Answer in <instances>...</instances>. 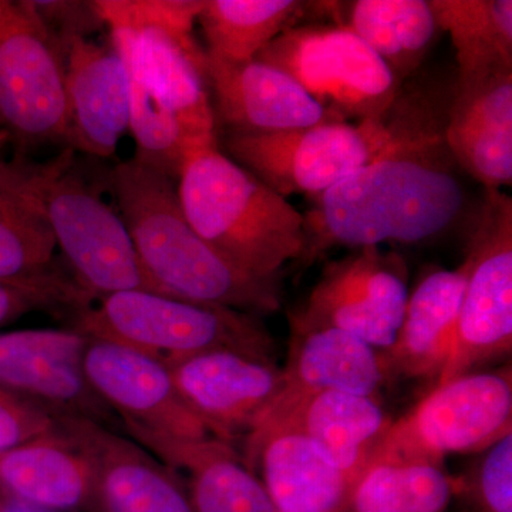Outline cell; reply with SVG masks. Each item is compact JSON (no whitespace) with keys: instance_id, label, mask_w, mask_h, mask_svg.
<instances>
[{"instance_id":"ba28073f","label":"cell","mask_w":512,"mask_h":512,"mask_svg":"<svg viewBox=\"0 0 512 512\" xmlns=\"http://www.w3.org/2000/svg\"><path fill=\"white\" fill-rule=\"evenodd\" d=\"M511 433V369L477 370L437 383L410 412L393 421L370 463L402 460L441 466L447 457L483 453Z\"/></svg>"},{"instance_id":"74e56055","label":"cell","mask_w":512,"mask_h":512,"mask_svg":"<svg viewBox=\"0 0 512 512\" xmlns=\"http://www.w3.org/2000/svg\"><path fill=\"white\" fill-rule=\"evenodd\" d=\"M0 498H2V497H0Z\"/></svg>"},{"instance_id":"4316f807","label":"cell","mask_w":512,"mask_h":512,"mask_svg":"<svg viewBox=\"0 0 512 512\" xmlns=\"http://www.w3.org/2000/svg\"><path fill=\"white\" fill-rule=\"evenodd\" d=\"M456 50V86L512 72L511 0H429Z\"/></svg>"},{"instance_id":"4dcf8cb0","label":"cell","mask_w":512,"mask_h":512,"mask_svg":"<svg viewBox=\"0 0 512 512\" xmlns=\"http://www.w3.org/2000/svg\"><path fill=\"white\" fill-rule=\"evenodd\" d=\"M94 6L110 30H157L192 39L204 0H96Z\"/></svg>"},{"instance_id":"8fae6325","label":"cell","mask_w":512,"mask_h":512,"mask_svg":"<svg viewBox=\"0 0 512 512\" xmlns=\"http://www.w3.org/2000/svg\"><path fill=\"white\" fill-rule=\"evenodd\" d=\"M456 339L437 383L477 372L512 348V200L485 190L468 242Z\"/></svg>"},{"instance_id":"83f0119b","label":"cell","mask_w":512,"mask_h":512,"mask_svg":"<svg viewBox=\"0 0 512 512\" xmlns=\"http://www.w3.org/2000/svg\"><path fill=\"white\" fill-rule=\"evenodd\" d=\"M56 241L30 188L25 161L0 153V281L18 282L53 268Z\"/></svg>"},{"instance_id":"f1b7e54d","label":"cell","mask_w":512,"mask_h":512,"mask_svg":"<svg viewBox=\"0 0 512 512\" xmlns=\"http://www.w3.org/2000/svg\"><path fill=\"white\" fill-rule=\"evenodd\" d=\"M457 483L440 464L373 461L359 474L340 512H447Z\"/></svg>"},{"instance_id":"7c38bea8","label":"cell","mask_w":512,"mask_h":512,"mask_svg":"<svg viewBox=\"0 0 512 512\" xmlns=\"http://www.w3.org/2000/svg\"><path fill=\"white\" fill-rule=\"evenodd\" d=\"M409 295L400 255L380 247L353 249L326 266L292 322L343 330L384 353L394 345Z\"/></svg>"},{"instance_id":"2e32d148","label":"cell","mask_w":512,"mask_h":512,"mask_svg":"<svg viewBox=\"0 0 512 512\" xmlns=\"http://www.w3.org/2000/svg\"><path fill=\"white\" fill-rule=\"evenodd\" d=\"M87 338L77 330L26 329L0 333V386L56 416L97 421L104 404L83 372Z\"/></svg>"},{"instance_id":"5b68a950","label":"cell","mask_w":512,"mask_h":512,"mask_svg":"<svg viewBox=\"0 0 512 512\" xmlns=\"http://www.w3.org/2000/svg\"><path fill=\"white\" fill-rule=\"evenodd\" d=\"M77 332L109 340L164 365L215 349L241 350L274 359V340L254 313L126 291L101 296L82 309Z\"/></svg>"},{"instance_id":"cb8c5ba5","label":"cell","mask_w":512,"mask_h":512,"mask_svg":"<svg viewBox=\"0 0 512 512\" xmlns=\"http://www.w3.org/2000/svg\"><path fill=\"white\" fill-rule=\"evenodd\" d=\"M467 275L466 261L456 269H437L410 292L394 345L382 353L387 376L439 380L456 339Z\"/></svg>"},{"instance_id":"8d00e7d4","label":"cell","mask_w":512,"mask_h":512,"mask_svg":"<svg viewBox=\"0 0 512 512\" xmlns=\"http://www.w3.org/2000/svg\"><path fill=\"white\" fill-rule=\"evenodd\" d=\"M0 137H6L5 134H3L2 126H0Z\"/></svg>"},{"instance_id":"e0dca14e","label":"cell","mask_w":512,"mask_h":512,"mask_svg":"<svg viewBox=\"0 0 512 512\" xmlns=\"http://www.w3.org/2000/svg\"><path fill=\"white\" fill-rule=\"evenodd\" d=\"M202 74L215 121L227 131L275 133L329 120L301 84L258 60L229 63L205 53Z\"/></svg>"},{"instance_id":"44dd1931","label":"cell","mask_w":512,"mask_h":512,"mask_svg":"<svg viewBox=\"0 0 512 512\" xmlns=\"http://www.w3.org/2000/svg\"><path fill=\"white\" fill-rule=\"evenodd\" d=\"M446 144L458 167L485 190L512 184V72L454 87Z\"/></svg>"},{"instance_id":"d4e9b609","label":"cell","mask_w":512,"mask_h":512,"mask_svg":"<svg viewBox=\"0 0 512 512\" xmlns=\"http://www.w3.org/2000/svg\"><path fill=\"white\" fill-rule=\"evenodd\" d=\"M93 467L59 430L0 453V490L43 511H72L93 501Z\"/></svg>"},{"instance_id":"9c48e42d","label":"cell","mask_w":512,"mask_h":512,"mask_svg":"<svg viewBox=\"0 0 512 512\" xmlns=\"http://www.w3.org/2000/svg\"><path fill=\"white\" fill-rule=\"evenodd\" d=\"M390 137L389 120H326L275 133L225 131V156L281 197H318L369 163Z\"/></svg>"},{"instance_id":"d6986e66","label":"cell","mask_w":512,"mask_h":512,"mask_svg":"<svg viewBox=\"0 0 512 512\" xmlns=\"http://www.w3.org/2000/svg\"><path fill=\"white\" fill-rule=\"evenodd\" d=\"M66 148L113 156L130 131V82L116 50L73 40L66 57Z\"/></svg>"},{"instance_id":"ac0fdd59","label":"cell","mask_w":512,"mask_h":512,"mask_svg":"<svg viewBox=\"0 0 512 512\" xmlns=\"http://www.w3.org/2000/svg\"><path fill=\"white\" fill-rule=\"evenodd\" d=\"M245 464L276 512H340L355 481L299 431L256 426L245 437Z\"/></svg>"},{"instance_id":"277c9868","label":"cell","mask_w":512,"mask_h":512,"mask_svg":"<svg viewBox=\"0 0 512 512\" xmlns=\"http://www.w3.org/2000/svg\"><path fill=\"white\" fill-rule=\"evenodd\" d=\"M130 82V133L136 160L178 181L195 148L217 143L205 52L194 39L157 30H111Z\"/></svg>"},{"instance_id":"f546056e","label":"cell","mask_w":512,"mask_h":512,"mask_svg":"<svg viewBox=\"0 0 512 512\" xmlns=\"http://www.w3.org/2000/svg\"><path fill=\"white\" fill-rule=\"evenodd\" d=\"M305 3L296 0H204L200 23L208 56L247 63L285 30L293 28Z\"/></svg>"},{"instance_id":"ffe728a7","label":"cell","mask_w":512,"mask_h":512,"mask_svg":"<svg viewBox=\"0 0 512 512\" xmlns=\"http://www.w3.org/2000/svg\"><path fill=\"white\" fill-rule=\"evenodd\" d=\"M392 423L375 397L318 392L289 402H275L255 427H284L305 434L356 481Z\"/></svg>"},{"instance_id":"6da1fadb","label":"cell","mask_w":512,"mask_h":512,"mask_svg":"<svg viewBox=\"0 0 512 512\" xmlns=\"http://www.w3.org/2000/svg\"><path fill=\"white\" fill-rule=\"evenodd\" d=\"M447 113L441 116L426 97L400 90L387 116V143L356 173L315 197L303 214L299 261L311 264L338 247L420 244L453 227L466 192L444 137Z\"/></svg>"},{"instance_id":"5bb4252c","label":"cell","mask_w":512,"mask_h":512,"mask_svg":"<svg viewBox=\"0 0 512 512\" xmlns=\"http://www.w3.org/2000/svg\"><path fill=\"white\" fill-rule=\"evenodd\" d=\"M83 372L93 393L141 430L173 439L212 437L185 406L167 365L109 340L87 338Z\"/></svg>"},{"instance_id":"d6a6232c","label":"cell","mask_w":512,"mask_h":512,"mask_svg":"<svg viewBox=\"0 0 512 512\" xmlns=\"http://www.w3.org/2000/svg\"><path fill=\"white\" fill-rule=\"evenodd\" d=\"M471 494L477 512H512V433L483 451Z\"/></svg>"},{"instance_id":"484cf974","label":"cell","mask_w":512,"mask_h":512,"mask_svg":"<svg viewBox=\"0 0 512 512\" xmlns=\"http://www.w3.org/2000/svg\"><path fill=\"white\" fill-rule=\"evenodd\" d=\"M336 9V25L363 40L400 84L420 69L440 32L429 0H356Z\"/></svg>"},{"instance_id":"1f68e13d","label":"cell","mask_w":512,"mask_h":512,"mask_svg":"<svg viewBox=\"0 0 512 512\" xmlns=\"http://www.w3.org/2000/svg\"><path fill=\"white\" fill-rule=\"evenodd\" d=\"M92 301V295L69 278L52 268L46 274L25 281H0V326L32 311L53 308H73L80 311Z\"/></svg>"},{"instance_id":"9a60e30c","label":"cell","mask_w":512,"mask_h":512,"mask_svg":"<svg viewBox=\"0 0 512 512\" xmlns=\"http://www.w3.org/2000/svg\"><path fill=\"white\" fill-rule=\"evenodd\" d=\"M93 467V501L100 512H194L183 478L133 441L99 421L56 416Z\"/></svg>"},{"instance_id":"603a6c76","label":"cell","mask_w":512,"mask_h":512,"mask_svg":"<svg viewBox=\"0 0 512 512\" xmlns=\"http://www.w3.org/2000/svg\"><path fill=\"white\" fill-rule=\"evenodd\" d=\"M292 345L285 384L275 402L318 392L375 397L387 380L382 352L365 340L329 326L292 322Z\"/></svg>"},{"instance_id":"8992f818","label":"cell","mask_w":512,"mask_h":512,"mask_svg":"<svg viewBox=\"0 0 512 512\" xmlns=\"http://www.w3.org/2000/svg\"><path fill=\"white\" fill-rule=\"evenodd\" d=\"M73 153L64 148L49 163H25V170L74 279L94 299L117 292H156L123 218L74 174Z\"/></svg>"},{"instance_id":"3957f363","label":"cell","mask_w":512,"mask_h":512,"mask_svg":"<svg viewBox=\"0 0 512 512\" xmlns=\"http://www.w3.org/2000/svg\"><path fill=\"white\" fill-rule=\"evenodd\" d=\"M177 192L195 232L241 271L281 281L282 268L301 259L302 212L225 156L218 141L188 153Z\"/></svg>"},{"instance_id":"7402d4cb","label":"cell","mask_w":512,"mask_h":512,"mask_svg":"<svg viewBox=\"0 0 512 512\" xmlns=\"http://www.w3.org/2000/svg\"><path fill=\"white\" fill-rule=\"evenodd\" d=\"M128 433L165 466L185 474L194 512H276L264 484L231 444L214 437L184 440L141 430Z\"/></svg>"},{"instance_id":"836d02e7","label":"cell","mask_w":512,"mask_h":512,"mask_svg":"<svg viewBox=\"0 0 512 512\" xmlns=\"http://www.w3.org/2000/svg\"><path fill=\"white\" fill-rule=\"evenodd\" d=\"M56 429L45 407L0 386V453Z\"/></svg>"},{"instance_id":"52a82bcc","label":"cell","mask_w":512,"mask_h":512,"mask_svg":"<svg viewBox=\"0 0 512 512\" xmlns=\"http://www.w3.org/2000/svg\"><path fill=\"white\" fill-rule=\"evenodd\" d=\"M255 60L301 84L329 120H384L403 86L363 40L338 25L293 26Z\"/></svg>"},{"instance_id":"d590c367","label":"cell","mask_w":512,"mask_h":512,"mask_svg":"<svg viewBox=\"0 0 512 512\" xmlns=\"http://www.w3.org/2000/svg\"><path fill=\"white\" fill-rule=\"evenodd\" d=\"M0 512H47L39 508L30 507L19 501L10 500L8 497L0 498Z\"/></svg>"},{"instance_id":"30bf717a","label":"cell","mask_w":512,"mask_h":512,"mask_svg":"<svg viewBox=\"0 0 512 512\" xmlns=\"http://www.w3.org/2000/svg\"><path fill=\"white\" fill-rule=\"evenodd\" d=\"M66 57L32 0H0V126L16 146L66 148Z\"/></svg>"},{"instance_id":"e575fe53","label":"cell","mask_w":512,"mask_h":512,"mask_svg":"<svg viewBox=\"0 0 512 512\" xmlns=\"http://www.w3.org/2000/svg\"><path fill=\"white\" fill-rule=\"evenodd\" d=\"M37 16L57 42L69 50L73 40L87 39L104 28L94 2L32 0Z\"/></svg>"},{"instance_id":"4fadbf2b","label":"cell","mask_w":512,"mask_h":512,"mask_svg":"<svg viewBox=\"0 0 512 512\" xmlns=\"http://www.w3.org/2000/svg\"><path fill=\"white\" fill-rule=\"evenodd\" d=\"M188 410L214 439H245L284 389L282 367L274 359L215 349L167 365Z\"/></svg>"},{"instance_id":"7a4b0ae2","label":"cell","mask_w":512,"mask_h":512,"mask_svg":"<svg viewBox=\"0 0 512 512\" xmlns=\"http://www.w3.org/2000/svg\"><path fill=\"white\" fill-rule=\"evenodd\" d=\"M110 187L154 291L183 301L266 315L281 306V281L241 271L185 218L177 181L136 158L113 168Z\"/></svg>"}]
</instances>
